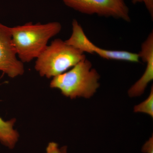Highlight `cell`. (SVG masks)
Returning a JSON list of instances; mask_svg holds the SVG:
<instances>
[{
    "label": "cell",
    "instance_id": "1",
    "mask_svg": "<svg viewBox=\"0 0 153 153\" xmlns=\"http://www.w3.org/2000/svg\"><path fill=\"white\" fill-rule=\"evenodd\" d=\"M59 22L46 24L28 22L11 27L13 43L19 60L29 63L36 59L48 46L51 38L60 33Z\"/></svg>",
    "mask_w": 153,
    "mask_h": 153
},
{
    "label": "cell",
    "instance_id": "2",
    "mask_svg": "<svg viewBox=\"0 0 153 153\" xmlns=\"http://www.w3.org/2000/svg\"><path fill=\"white\" fill-rule=\"evenodd\" d=\"M100 79L98 72L85 58L68 71L53 77L50 86L59 89L63 95L71 99L89 98L100 86Z\"/></svg>",
    "mask_w": 153,
    "mask_h": 153
},
{
    "label": "cell",
    "instance_id": "3",
    "mask_svg": "<svg viewBox=\"0 0 153 153\" xmlns=\"http://www.w3.org/2000/svg\"><path fill=\"white\" fill-rule=\"evenodd\" d=\"M85 58L83 52L56 39L36 58L35 68L41 76L50 78L66 72Z\"/></svg>",
    "mask_w": 153,
    "mask_h": 153
},
{
    "label": "cell",
    "instance_id": "4",
    "mask_svg": "<svg viewBox=\"0 0 153 153\" xmlns=\"http://www.w3.org/2000/svg\"><path fill=\"white\" fill-rule=\"evenodd\" d=\"M66 44L85 53L96 54L107 60H120L133 63L140 62L139 55L137 53L123 51L105 49L96 46L88 38L81 25L76 20L72 22V33Z\"/></svg>",
    "mask_w": 153,
    "mask_h": 153
},
{
    "label": "cell",
    "instance_id": "5",
    "mask_svg": "<svg viewBox=\"0 0 153 153\" xmlns=\"http://www.w3.org/2000/svg\"><path fill=\"white\" fill-rule=\"evenodd\" d=\"M67 7L86 15L113 17L131 21L129 11L124 0H62Z\"/></svg>",
    "mask_w": 153,
    "mask_h": 153
},
{
    "label": "cell",
    "instance_id": "6",
    "mask_svg": "<svg viewBox=\"0 0 153 153\" xmlns=\"http://www.w3.org/2000/svg\"><path fill=\"white\" fill-rule=\"evenodd\" d=\"M17 57L11 27L0 23V71L11 78L22 75L25 72L24 63Z\"/></svg>",
    "mask_w": 153,
    "mask_h": 153
},
{
    "label": "cell",
    "instance_id": "7",
    "mask_svg": "<svg viewBox=\"0 0 153 153\" xmlns=\"http://www.w3.org/2000/svg\"><path fill=\"white\" fill-rule=\"evenodd\" d=\"M140 59L146 63L143 74L128 91L131 97L141 95L148 84L153 79V33L151 32L142 43L139 53Z\"/></svg>",
    "mask_w": 153,
    "mask_h": 153
},
{
    "label": "cell",
    "instance_id": "8",
    "mask_svg": "<svg viewBox=\"0 0 153 153\" xmlns=\"http://www.w3.org/2000/svg\"><path fill=\"white\" fill-rule=\"evenodd\" d=\"M16 120L4 121L0 117V142L10 149L15 147L19 138V133L13 128Z\"/></svg>",
    "mask_w": 153,
    "mask_h": 153
},
{
    "label": "cell",
    "instance_id": "9",
    "mask_svg": "<svg viewBox=\"0 0 153 153\" xmlns=\"http://www.w3.org/2000/svg\"><path fill=\"white\" fill-rule=\"evenodd\" d=\"M134 112L143 113L153 117V87H151L150 94L146 100L134 107Z\"/></svg>",
    "mask_w": 153,
    "mask_h": 153
},
{
    "label": "cell",
    "instance_id": "10",
    "mask_svg": "<svg viewBox=\"0 0 153 153\" xmlns=\"http://www.w3.org/2000/svg\"><path fill=\"white\" fill-rule=\"evenodd\" d=\"M46 153H67V147L59 148L57 143L50 142L46 149Z\"/></svg>",
    "mask_w": 153,
    "mask_h": 153
},
{
    "label": "cell",
    "instance_id": "11",
    "mask_svg": "<svg viewBox=\"0 0 153 153\" xmlns=\"http://www.w3.org/2000/svg\"><path fill=\"white\" fill-rule=\"evenodd\" d=\"M134 4L138 3H143L147 10L149 11L152 19L153 18V0H132Z\"/></svg>",
    "mask_w": 153,
    "mask_h": 153
},
{
    "label": "cell",
    "instance_id": "12",
    "mask_svg": "<svg viewBox=\"0 0 153 153\" xmlns=\"http://www.w3.org/2000/svg\"><path fill=\"white\" fill-rule=\"evenodd\" d=\"M142 151L145 153H153V135L143 145Z\"/></svg>",
    "mask_w": 153,
    "mask_h": 153
}]
</instances>
